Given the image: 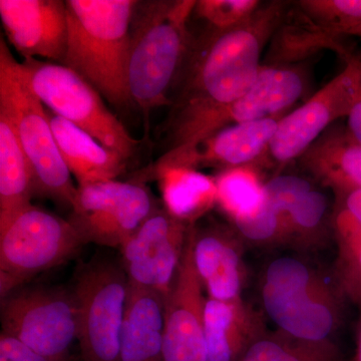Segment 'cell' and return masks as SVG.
<instances>
[{
  "instance_id": "obj_28",
  "label": "cell",
  "mask_w": 361,
  "mask_h": 361,
  "mask_svg": "<svg viewBox=\"0 0 361 361\" xmlns=\"http://www.w3.org/2000/svg\"><path fill=\"white\" fill-rule=\"evenodd\" d=\"M298 7L311 20L339 37L342 28L361 21V0H304L299 1Z\"/></svg>"
},
{
  "instance_id": "obj_17",
  "label": "cell",
  "mask_w": 361,
  "mask_h": 361,
  "mask_svg": "<svg viewBox=\"0 0 361 361\" xmlns=\"http://www.w3.org/2000/svg\"><path fill=\"white\" fill-rule=\"evenodd\" d=\"M194 264L207 296L223 302L243 304L244 271L239 244L224 227L192 225Z\"/></svg>"
},
{
  "instance_id": "obj_24",
  "label": "cell",
  "mask_w": 361,
  "mask_h": 361,
  "mask_svg": "<svg viewBox=\"0 0 361 361\" xmlns=\"http://www.w3.org/2000/svg\"><path fill=\"white\" fill-rule=\"evenodd\" d=\"M299 20L291 23L282 20L272 37L271 66L302 59L323 49H331L345 59L350 56L341 42V37L315 23L300 11ZM286 16V14H285Z\"/></svg>"
},
{
  "instance_id": "obj_19",
  "label": "cell",
  "mask_w": 361,
  "mask_h": 361,
  "mask_svg": "<svg viewBox=\"0 0 361 361\" xmlns=\"http://www.w3.org/2000/svg\"><path fill=\"white\" fill-rule=\"evenodd\" d=\"M153 178L159 182L163 205L169 212L193 225L217 204L215 178L186 166L147 168L140 179Z\"/></svg>"
},
{
  "instance_id": "obj_7",
  "label": "cell",
  "mask_w": 361,
  "mask_h": 361,
  "mask_svg": "<svg viewBox=\"0 0 361 361\" xmlns=\"http://www.w3.org/2000/svg\"><path fill=\"white\" fill-rule=\"evenodd\" d=\"M35 96L49 111L92 135L106 148L129 161L141 142L130 135L104 97L68 66L42 59L21 61Z\"/></svg>"
},
{
  "instance_id": "obj_26",
  "label": "cell",
  "mask_w": 361,
  "mask_h": 361,
  "mask_svg": "<svg viewBox=\"0 0 361 361\" xmlns=\"http://www.w3.org/2000/svg\"><path fill=\"white\" fill-rule=\"evenodd\" d=\"M239 361H338L334 346L296 341L280 334L255 339Z\"/></svg>"
},
{
  "instance_id": "obj_3",
  "label": "cell",
  "mask_w": 361,
  "mask_h": 361,
  "mask_svg": "<svg viewBox=\"0 0 361 361\" xmlns=\"http://www.w3.org/2000/svg\"><path fill=\"white\" fill-rule=\"evenodd\" d=\"M135 0H66L68 39L63 65L120 110L135 106L128 87Z\"/></svg>"
},
{
  "instance_id": "obj_22",
  "label": "cell",
  "mask_w": 361,
  "mask_h": 361,
  "mask_svg": "<svg viewBox=\"0 0 361 361\" xmlns=\"http://www.w3.org/2000/svg\"><path fill=\"white\" fill-rule=\"evenodd\" d=\"M207 361H239L259 334L243 304L223 302L207 296Z\"/></svg>"
},
{
  "instance_id": "obj_32",
  "label": "cell",
  "mask_w": 361,
  "mask_h": 361,
  "mask_svg": "<svg viewBox=\"0 0 361 361\" xmlns=\"http://www.w3.org/2000/svg\"><path fill=\"white\" fill-rule=\"evenodd\" d=\"M311 189L310 183L298 176H276L264 184L266 203L286 220L292 206Z\"/></svg>"
},
{
  "instance_id": "obj_2",
  "label": "cell",
  "mask_w": 361,
  "mask_h": 361,
  "mask_svg": "<svg viewBox=\"0 0 361 361\" xmlns=\"http://www.w3.org/2000/svg\"><path fill=\"white\" fill-rule=\"evenodd\" d=\"M195 0L137 1L130 33L128 87L147 122L152 111L171 106L192 35Z\"/></svg>"
},
{
  "instance_id": "obj_1",
  "label": "cell",
  "mask_w": 361,
  "mask_h": 361,
  "mask_svg": "<svg viewBox=\"0 0 361 361\" xmlns=\"http://www.w3.org/2000/svg\"><path fill=\"white\" fill-rule=\"evenodd\" d=\"M285 14L286 4L270 2L231 30L192 35L166 126L227 106L246 94L262 68L263 49Z\"/></svg>"
},
{
  "instance_id": "obj_15",
  "label": "cell",
  "mask_w": 361,
  "mask_h": 361,
  "mask_svg": "<svg viewBox=\"0 0 361 361\" xmlns=\"http://www.w3.org/2000/svg\"><path fill=\"white\" fill-rule=\"evenodd\" d=\"M0 18L9 44L23 59L65 61L68 11L63 0H0Z\"/></svg>"
},
{
  "instance_id": "obj_9",
  "label": "cell",
  "mask_w": 361,
  "mask_h": 361,
  "mask_svg": "<svg viewBox=\"0 0 361 361\" xmlns=\"http://www.w3.org/2000/svg\"><path fill=\"white\" fill-rule=\"evenodd\" d=\"M1 331L52 361H70L78 341V310L71 288L20 287L0 303Z\"/></svg>"
},
{
  "instance_id": "obj_30",
  "label": "cell",
  "mask_w": 361,
  "mask_h": 361,
  "mask_svg": "<svg viewBox=\"0 0 361 361\" xmlns=\"http://www.w3.org/2000/svg\"><path fill=\"white\" fill-rule=\"evenodd\" d=\"M334 224L341 249L361 242V188L339 193Z\"/></svg>"
},
{
  "instance_id": "obj_23",
  "label": "cell",
  "mask_w": 361,
  "mask_h": 361,
  "mask_svg": "<svg viewBox=\"0 0 361 361\" xmlns=\"http://www.w3.org/2000/svg\"><path fill=\"white\" fill-rule=\"evenodd\" d=\"M35 196L30 163L11 116L0 108V225L32 205Z\"/></svg>"
},
{
  "instance_id": "obj_27",
  "label": "cell",
  "mask_w": 361,
  "mask_h": 361,
  "mask_svg": "<svg viewBox=\"0 0 361 361\" xmlns=\"http://www.w3.org/2000/svg\"><path fill=\"white\" fill-rule=\"evenodd\" d=\"M261 6L257 0H199L192 18L206 23L204 32H224L245 23Z\"/></svg>"
},
{
  "instance_id": "obj_5",
  "label": "cell",
  "mask_w": 361,
  "mask_h": 361,
  "mask_svg": "<svg viewBox=\"0 0 361 361\" xmlns=\"http://www.w3.org/2000/svg\"><path fill=\"white\" fill-rule=\"evenodd\" d=\"M70 219L35 205L0 225V296L75 257L85 245Z\"/></svg>"
},
{
  "instance_id": "obj_8",
  "label": "cell",
  "mask_w": 361,
  "mask_h": 361,
  "mask_svg": "<svg viewBox=\"0 0 361 361\" xmlns=\"http://www.w3.org/2000/svg\"><path fill=\"white\" fill-rule=\"evenodd\" d=\"M71 290L82 360L118 361L130 296L122 265L104 259L90 261L78 268Z\"/></svg>"
},
{
  "instance_id": "obj_36",
  "label": "cell",
  "mask_w": 361,
  "mask_h": 361,
  "mask_svg": "<svg viewBox=\"0 0 361 361\" xmlns=\"http://www.w3.org/2000/svg\"><path fill=\"white\" fill-rule=\"evenodd\" d=\"M341 35L343 37H357L361 39V21L351 23L341 30Z\"/></svg>"
},
{
  "instance_id": "obj_14",
  "label": "cell",
  "mask_w": 361,
  "mask_h": 361,
  "mask_svg": "<svg viewBox=\"0 0 361 361\" xmlns=\"http://www.w3.org/2000/svg\"><path fill=\"white\" fill-rule=\"evenodd\" d=\"M204 291L194 264L191 225L177 276L165 298L164 361H207Z\"/></svg>"
},
{
  "instance_id": "obj_12",
  "label": "cell",
  "mask_w": 361,
  "mask_h": 361,
  "mask_svg": "<svg viewBox=\"0 0 361 361\" xmlns=\"http://www.w3.org/2000/svg\"><path fill=\"white\" fill-rule=\"evenodd\" d=\"M190 227L161 204L118 248L130 285L166 298L177 276Z\"/></svg>"
},
{
  "instance_id": "obj_18",
  "label": "cell",
  "mask_w": 361,
  "mask_h": 361,
  "mask_svg": "<svg viewBox=\"0 0 361 361\" xmlns=\"http://www.w3.org/2000/svg\"><path fill=\"white\" fill-rule=\"evenodd\" d=\"M54 139L78 186L116 180L128 161L65 118L47 109Z\"/></svg>"
},
{
  "instance_id": "obj_29",
  "label": "cell",
  "mask_w": 361,
  "mask_h": 361,
  "mask_svg": "<svg viewBox=\"0 0 361 361\" xmlns=\"http://www.w3.org/2000/svg\"><path fill=\"white\" fill-rule=\"evenodd\" d=\"M327 207L326 196L312 188L295 202L287 214L288 230L301 235L315 231L324 220Z\"/></svg>"
},
{
  "instance_id": "obj_10",
  "label": "cell",
  "mask_w": 361,
  "mask_h": 361,
  "mask_svg": "<svg viewBox=\"0 0 361 361\" xmlns=\"http://www.w3.org/2000/svg\"><path fill=\"white\" fill-rule=\"evenodd\" d=\"M304 87L300 71L282 66H262L253 85L236 101L165 126L166 152L192 148L229 126L274 118L300 99Z\"/></svg>"
},
{
  "instance_id": "obj_6",
  "label": "cell",
  "mask_w": 361,
  "mask_h": 361,
  "mask_svg": "<svg viewBox=\"0 0 361 361\" xmlns=\"http://www.w3.org/2000/svg\"><path fill=\"white\" fill-rule=\"evenodd\" d=\"M261 297L280 334L307 343H331L338 323L336 304L302 261L291 256L274 259L266 268Z\"/></svg>"
},
{
  "instance_id": "obj_31",
  "label": "cell",
  "mask_w": 361,
  "mask_h": 361,
  "mask_svg": "<svg viewBox=\"0 0 361 361\" xmlns=\"http://www.w3.org/2000/svg\"><path fill=\"white\" fill-rule=\"evenodd\" d=\"M234 224L242 236L254 242H269L289 231L286 220L266 201L257 213L235 221Z\"/></svg>"
},
{
  "instance_id": "obj_13",
  "label": "cell",
  "mask_w": 361,
  "mask_h": 361,
  "mask_svg": "<svg viewBox=\"0 0 361 361\" xmlns=\"http://www.w3.org/2000/svg\"><path fill=\"white\" fill-rule=\"evenodd\" d=\"M345 68L296 110L280 118L265 156L280 165L300 158L329 125L346 118L355 94L357 63L353 54Z\"/></svg>"
},
{
  "instance_id": "obj_4",
  "label": "cell",
  "mask_w": 361,
  "mask_h": 361,
  "mask_svg": "<svg viewBox=\"0 0 361 361\" xmlns=\"http://www.w3.org/2000/svg\"><path fill=\"white\" fill-rule=\"evenodd\" d=\"M0 108L13 120L32 169L35 196L71 210L78 186L59 152L47 109L33 92L4 35L0 37Z\"/></svg>"
},
{
  "instance_id": "obj_35",
  "label": "cell",
  "mask_w": 361,
  "mask_h": 361,
  "mask_svg": "<svg viewBox=\"0 0 361 361\" xmlns=\"http://www.w3.org/2000/svg\"><path fill=\"white\" fill-rule=\"evenodd\" d=\"M355 59L358 68L357 78H356L355 94H353L348 115L346 116L348 118L346 130L353 140L361 145V58L355 56Z\"/></svg>"
},
{
  "instance_id": "obj_33",
  "label": "cell",
  "mask_w": 361,
  "mask_h": 361,
  "mask_svg": "<svg viewBox=\"0 0 361 361\" xmlns=\"http://www.w3.org/2000/svg\"><path fill=\"white\" fill-rule=\"evenodd\" d=\"M341 250L344 283L349 293L361 300V242Z\"/></svg>"
},
{
  "instance_id": "obj_11",
  "label": "cell",
  "mask_w": 361,
  "mask_h": 361,
  "mask_svg": "<svg viewBox=\"0 0 361 361\" xmlns=\"http://www.w3.org/2000/svg\"><path fill=\"white\" fill-rule=\"evenodd\" d=\"M160 205L142 179L106 180L78 186L68 219L85 243L118 249Z\"/></svg>"
},
{
  "instance_id": "obj_20",
  "label": "cell",
  "mask_w": 361,
  "mask_h": 361,
  "mask_svg": "<svg viewBox=\"0 0 361 361\" xmlns=\"http://www.w3.org/2000/svg\"><path fill=\"white\" fill-rule=\"evenodd\" d=\"M164 307L160 294L130 285L118 361H164Z\"/></svg>"
},
{
  "instance_id": "obj_37",
  "label": "cell",
  "mask_w": 361,
  "mask_h": 361,
  "mask_svg": "<svg viewBox=\"0 0 361 361\" xmlns=\"http://www.w3.org/2000/svg\"><path fill=\"white\" fill-rule=\"evenodd\" d=\"M355 361H361V325H360V336H358L357 350H356Z\"/></svg>"
},
{
  "instance_id": "obj_34",
  "label": "cell",
  "mask_w": 361,
  "mask_h": 361,
  "mask_svg": "<svg viewBox=\"0 0 361 361\" xmlns=\"http://www.w3.org/2000/svg\"><path fill=\"white\" fill-rule=\"evenodd\" d=\"M0 361H52L16 337L0 334Z\"/></svg>"
},
{
  "instance_id": "obj_16",
  "label": "cell",
  "mask_w": 361,
  "mask_h": 361,
  "mask_svg": "<svg viewBox=\"0 0 361 361\" xmlns=\"http://www.w3.org/2000/svg\"><path fill=\"white\" fill-rule=\"evenodd\" d=\"M280 118L274 116L229 126L192 148L164 154L151 168L186 166L223 171L251 166L267 153Z\"/></svg>"
},
{
  "instance_id": "obj_25",
  "label": "cell",
  "mask_w": 361,
  "mask_h": 361,
  "mask_svg": "<svg viewBox=\"0 0 361 361\" xmlns=\"http://www.w3.org/2000/svg\"><path fill=\"white\" fill-rule=\"evenodd\" d=\"M215 180L217 205L233 222L257 213L265 205L264 183L251 166L221 171Z\"/></svg>"
},
{
  "instance_id": "obj_21",
  "label": "cell",
  "mask_w": 361,
  "mask_h": 361,
  "mask_svg": "<svg viewBox=\"0 0 361 361\" xmlns=\"http://www.w3.org/2000/svg\"><path fill=\"white\" fill-rule=\"evenodd\" d=\"M299 159L316 179L338 193L361 188V145L346 129L322 135Z\"/></svg>"
}]
</instances>
